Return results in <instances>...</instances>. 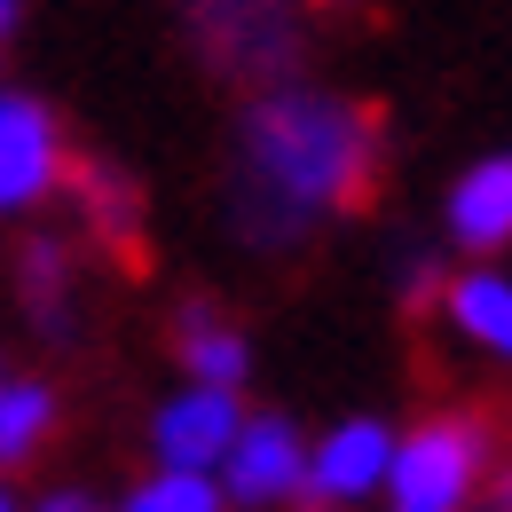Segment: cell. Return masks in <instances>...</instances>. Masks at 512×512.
I'll use <instances>...</instances> for the list:
<instances>
[{"label":"cell","mask_w":512,"mask_h":512,"mask_svg":"<svg viewBox=\"0 0 512 512\" xmlns=\"http://www.w3.org/2000/svg\"><path fill=\"white\" fill-rule=\"evenodd\" d=\"M174 347H182V363H190L197 386H221V394H237V379H245V339L221 323V308H205V300H190L182 308V323H174Z\"/></svg>","instance_id":"obj_9"},{"label":"cell","mask_w":512,"mask_h":512,"mask_svg":"<svg viewBox=\"0 0 512 512\" xmlns=\"http://www.w3.org/2000/svg\"><path fill=\"white\" fill-rule=\"evenodd\" d=\"M308 465H316V449L300 442L276 410L245 426V442L229 449V465H221V481H229V497L237 505H284V497H308Z\"/></svg>","instance_id":"obj_6"},{"label":"cell","mask_w":512,"mask_h":512,"mask_svg":"<svg viewBox=\"0 0 512 512\" xmlns=\"http://www.w3.org/2000/svg\"><path fill=\"white\" fill-rule=\"evenodd\" d=\"M394 434H386L379 418H347L339 434H323L316 442V465H308V512H331V505H355V497H371L379 481H394Z\"/></svg>","instance_id":"obj_5"},{"label":"cell","mask_w":512,"mask_h":512,"mask_svg":"<svg viewBox=\"0 0 512 512\" xmlns=\"http://www.w3.org/2000/svg\"><path fill=\"white\" fill-rule=\"evenodd\" d=\"M489 505H497V512H512V473L497 481V489H489Z\"/></svg>","instance_id":"obj_16"},{"label":"cell","mask_w":512,"mask_h":512,"mask_svg":"<svg viewBox=\"0 0 512 512\" xmlns=\"http://www.w3.org/2000/svg\"><path fill=\"white\" fill-rule=\"evenodd\" d=\"M32 512H103L95 497H79V489H56V497H40Z\"/></svg>","instance_id":"obj_15"},{"label":"cell","mask_w":512,"mask_h":512,"mask_svg":"<svg viewBox=\"0 0 512 512\" xmlns=\"http://www.w3.org/2000/svg\"><path fill=\"white\" fill-rule=\"evenodd\" d=\"M449 229H457V245H473V253L512 245V158H489V166H473V174L457 182Z\"/></svg>","instance_id":"obj_8"},{"label":"cell","mask_w":512,"mask_h":512,"mask_svg":"<svg viewBox=\"0 0 512 512\" xmlns=\"http://www.w3.org/2000/svg\"><path fill=\"white\" fill-rule=\"evenodd\" d=\"M481 465H489L481 418H434V426L402 434L394 481H386V489H394V512H457L465 497H473Z\"/></svg>","instance_id":"obj_2"},{"label":"cell","mask_w":512,"mask_h":512,"mask_svg":"<svg viewBox=\"0 0 512 512\" xmlns=\"http://www.w3.org/2000/svg\"><path fill=\"white\" fill-rule=\"evenodd\" d=\"M64 276H71V260H64L56 237H32V245H24V260H16V292H24L48 323L64 316Z\"/></svg>","instance_id":"obj_13"},{"label":"cell","mask_w":512,"mask_h":512,"mask_svg":"<svg viewBox=\"0 0 512 512\" xmlns=\"http://www.w3.org/2000/svg\"><path fill=\"white\" fill-rule=\"evenodd\" d=\"M48 426H56V394L40 379H8L0 386V457H8V465H24Z\"/></svg>","instance_id":"obj_11"},{"label":"cell","mask_w":512,"mask_h":512,"mask_svg":"<svg viewBox=\"0 0 512 512\" xmlns=\"http://www.w3.org/2000/svg\"><path fill=\"white\" fill-rule=\"evenodd\" d=\"M379 182V119L323 87H268L237 134V229L276 253L300 245L316 213L363 205Z\"/></svg>","instance_id":"obj_1"},{"label":"cell","mask_w":512,"mask_h":512,"mask_svg":"<svg viewBox=\"0 0 512 512\" xmlns=\"http://www.w3.org/2000/svg\"><path fill=\"white\" fill-rule=\"evenodd\" d=\"M79 205H87V221H95L127 260H142V253H134V245H142V221H134L127 174H111V166H79Z\"/></svg>","instance_id":"obj_12"},{"label":"cell","mask_w":512,"mask_h":512,"mask_svg":"<svg viewBox=\"0 0 512 512\" xmlns=\"http://www.w3.org/2000/svg\"><path fill=\"white\" fill-rule=\"evenodd\" d=\"M64 174V142H56V119L32 103V95H8L0 103V205H40Z\"/></svg>","instance_id":"obj_7"},{"label":"cell","mask_w":512,"mask_h":512,"mask_svg":"<svg viewBox=\"0 0 512 512\" xmlns=\"http://www.w3.org/2000/svg\"><path fill=\"white\" fill-rule=\"evenodd\" d=\"M182 8H190V32L205 40L213 71L268 79V71H292V56H300L292 0H182Z\"/></svg>","instance_id":"obj_3"},{"label":"cell","mask_w":512,"mask_h":512,"mask_svg":"<svg viewBox=\"0 0 512 512\" xmlns=\"http://www.w3.org/2000/svg\"><path fill=\"white\" fill-rule=\"evenodd\" d=\"M245 410H237V394H221V386H190V394H174L158 418H150V449H158V473H213V465H229V449L245 442Z\"/></svg>","instance_id":"obj_4"},{"label":"cell","mask_w":512,"mask_h":512,"mask_svg":"<svg viewBox=\"0 0 512 512\" xmlns=\"http://www.w3.org/2000/svg\"><path fill=\"white\" fill-rule=\"evenodd\" d=\"M442 308H449V323H457L473 347L512 355V284H505V276H489V268L449 276V284H442Z\"/></svg>","instance_id":"obj_10"},{"label":"cell","mask_w":512,"mask_h":512,"mask_svg":"<svg viewBox=\"0 0 512 512\" xmlns=\"http://www.w3.org/2000/svg\"><path fill=\"white\" fill-rule=\"evenodd\" d=\"M16 8H24V0H0V24H16Z\"/></svg>","instance_id":"obj_17"},{"label":"cell","mask_w":512,"mask_h":512,"mask_svg":"<svg viewBox=\"0 0 512 512\" xmlns=\"http://www.w3.org/2000/svg\"><path fill=\"white\" fill-rule=\"evenodd\" d=\"M127 512H221V489L213 473H150L127 497Z\"/></svg>","instance_id":"obj_14"}]
</instances>
